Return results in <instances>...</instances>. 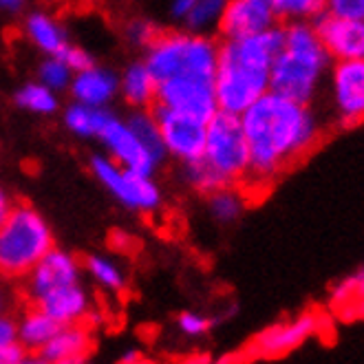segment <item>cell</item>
<instances>
[{
    "label": "cell",
    "instance_id": "cell-1",
    "mask_svg": "<svg viewBox=\"0 0 364 364\" xmlns=\"http://www.w3.org/2000/svg\"><path fill=\"white\" fill-rule=\"evenodd\" d=\"M241 124L250 148V166L241 188L247 197H259L294 166L307 159L325 137V124L311 109L267 91L256 100Z\"/></svg>",
    "mask_w": 364,
    "mask_h": 364
},
{
    "label": "cell",
    "instance_id": "cell-2",
    "mask_svg": "<svg viewBox=\"0 0 364 364\" xmlns=\"http://www.w3.org/2000/svg\"><path fill=\"white\" fill-rule=\"evenodd\" d=\"M283 49V25L219 42L214 97L223 113L241 115L269 91L272 62Z\"/></svg>",
    "mask_w": 364,
    "mask_h": 364
},
{
    "label": "cell",
    "instance_id": "cell-3",
    "mask_svg": "<svg viewBox=\"0 0 364 364\" xmlns=\"http://www.w3.org/2000/svg\"><path fill=\"white\" fill-rule=\"evenodd\" d=\"M331 62L314 23H287L283 25V49L269 69V91L314 106Z\"/></svg>",
    "mask_w": 364,
    "mask_h": 364
},
{
    "label": "cell",
    "instance_id": "cell-4",
    "mask_svg": "<svg viewBox=\"0 0 364 364\" xmlns=\"http://www.w3.org/2000/svg\"><path fill=\"white\" fill-rule=\"evenodd\" d=\"M144 64L157 82L170 77L214 82L219 42L203 33H157L148 45Z\"/></svg>",
    "mask_w": 364,
    "mask_h": 364
},
{
    "label": "cell",
    "instance_id": "cell-5",
    "mask_svg": "<svg viewBox=\"0 0 364 364\" xmlns=\"http://www.w3.org/2000/svg\"><path fill=\"white\" fill-rule=\"evenodd\" d=\"M49 250H53V232L45 217L29 203L11 205L0 223V276L20 281Z\"/></svg>",
    "mask_w": 364,
    "mask_h": 364
},
{
    "label": "cell",
    "instance_id": "cell-6",
    "mask_svg": "<svg viewBox=\"0 0 364 364\" xmlns=\"http://www.w3.org/2000/svg\"><path fill=\"white\" fill-rule=\"evenodd\" d=\"M201 161L219 186H241L250 166V148L241 115L219 111L205 124V144Z\"/></svg>",
    "mask_w": 364,
    "mask_h": 364
},
{
    "label": "cell",
    "instance_id": "cell-7",
    "mask_svg": "<svg viewBox=\"0 0 364 364\" xmlns=\"http://www.w3.org/2000/svg\"><path fill=\"white\" fill-rule=\"evenodd\" d=\"M91 170L97 181L126 208L139 212H153L159 208L161 192L151 175L128 170L111 157H95Z\"/></svg>",
    "mask_w": 364,
    "mask_h": 364
},
{
    "label": "cell",
    "instance_id": "cell-8",
    "mask_svg": "<svg viewBox=\"0 0 364 364\" xmlns=\"http://www.w3.org/2000/svg\"><path fill=\"white\" fill-rule=\"evenodd\" d=\"M325 84L336 122L342 128L364 124V58L333 60Z\"/></svg>",
    "mask_w": 364,
    "mask_h": 364
},
{
    "label": "cell",
    "instance_id": "cell-9",
    "mask_svg": "<svg viewBox=\"0 0 364 364\" xmlns=\"http://www.w3.org/2000/svg\"><path fill=\"white\" fill-rule=\"evenodd\" d=\"M155 104L170 111L190 115L205 124L219 113L212 82L195 80V77H170L157 82Z\"/></svg>",
    "mask_w": 364,
    "mask_h": 364
},
{
    "label": "cell",
    "instance_id": "cell-10",
    "mask_svg": "<svg viewBox=\"0 0 364 364\" xmlns=\"http://www.w3.org/2000/svg\"><path fill=\"white\" fill-rule=\"evenodd\" d=\"M153 115L157 119L166 153L175 155L183 164L201 159L205 144V122L164 109L157 104H153Z\"/></svg>",
    "mask_w": 364,
    "mask_h": 364
},
{
    "label": "cell",
    "instance_id": "cell-11",
    "mask_svg": "<svg viewBox=\"0 0 364 364\" xmlns=\"http://www.w3.org/2000/svg\"><path fill=\"white\" fill-rule=\"evenodd\" d=\"M318 325L320 318L316 314H303L294 320L272 325L254 338L250 353H254V358H283L316 336Z\"/></svg>",
    "mask_w": 364,
    "mask_h": 364
},
{
    "label": "cell",
    "instance_id": "cell-12",
    "mask_svg": "<svg viewBox=\"0 0 364 364\" xmlns=\"http://www.w3.org/2000/svg\"><path fill=\"white\" fill-rule=\"evenodd\" d=\"M318 38L331 60H362L364 58V20L320 14L314 20Z\"/></svg>",
    "mask_w": 364,
    "mask_h": 364
},
{
    "label": "cell",
    "instance_id": "cell-13",
    "mask_svg": "<svg viewBox=\"0 0 364 364\" xmlns=\"http://www.w3.org/2000/svg\"><path fill=\"white\" fill-rule=\"evenodd\" d=\"M100 139L104 141L106 151H109V157L128 170L153 175V170L159 164L151 153H148V148L139 141V137L133 133V128L124 119L111 117L106 122Z\"/></svg>",
    "mask_w": 364,
    "mask_h": 364
},
{
    "label": "cell",
    "instance_id": "cell-14",
    "mask_svg": "<svg viewBox=\"0 0 364 364\" xmlns=\"http://www.w3.org/2000/svg\"><path fill=\"white\" fill-rule=\"evenodd\" d=\"M71 283H80V263L69 252L53 247L25 276V291L29 296V301L36 303L38 298L49 294L51 289Z\"/></svg>",
    "mask_w": 364,
    "mask_h": 364
},
{
    "label": "cell",
    "instance_id": "cell-15",
    "mask_svg": "<svg viewBox=\"0 0 364 364\" xmlns=\"http://www.w3.org/2000/svg\"><path fill=\"white\" fill-rule=\"evenodd\" d=\"M93 353V336L84 323L60 325L53 338L36 353L38 362L51 364H80Z\"/></svg>",
    "mask_w": 364,
    "mask_h": 364
},
{
    "label": "cell",
    "instance_id": "cell-16",
    "mask_svg": "<svg viewBox=\"0 0 364 364\" xmlns=\"http://www.w3.org/2000/svg\"><path fill=\"white\" fill-rule=\"evenodd\" d=\"M272 25H276L272 5L259 3V0H228L217 29L223 40H230L263 31Z\"/></svg>",
    "mask_w": 364,
    "mask_h": 364
},
{
    "label": "cell",
    "instance_id": "cell-17",
    "mask_svg": "<svg viewBox=\"0 0 364 364\" xmlns=\"http://www.w3.org/2000/svg\"><path fill=\"white\" fill-rule=\"evenodd\" d=\"M42 311H47L58 325H73V323H84L91 311V301L89 294L80 287V283L62 285L58 289H51L42 298L33 303Z\"/></svg>",
    "mask_w": 364,
    "mask_h": 364
},
{
    "label": "cell",
    "instance_id": "cell-18",
    "mask_svg": "<svg viewBox=\"0 0 364 364\" xmlns=\"http://www.w3.org/2000/svg\"><path fill=\"white\" fill-rule=\"evenodd\" d=\"M71 95L80 104H89V106H104L111 104V100L119 91V80L115 77L113 71L102 69V67H91L75 71L71 80Z\"/></svg>",
    "mask_w": 364,
    "mask_h": 364
},
{
    "label": "cell",
    "instance_id": "cell-19",
    "mask_svg": "<svg viewBox=\"0 0 364 364\" xmlns=\"http://www.w3.org/2000/svg\"><path fill=\"white\" fill-rule=\"evenodd\" d=\"M119 91L131 106L148 109V106L155 104L157 80L153 77L151 71H148V67L144 62H135L124 71V75L119 80Z\"/></svg>",
    "mask_w": 364,
    "mask_h": 364
},
{
    "label": "cell",
    "instance_id": "cell-20",
    "mask_svg": "<svg viewBox=\"0 0 364 364\" xmlns=\"http://www.w3.org/2000/svg\"><path fill=\"white\" fill-rule=\"evenodd\" d=\"M16 325H18L20 345H23L27 351H33V353H38L42 347H45L60 327L55 320L47 311H42L38 305L27 309Z\"/></svg>",
    "mask_w": 364,
    "mask_h": 364
},
{
    "label": "cell",
    "instance_id": "cell-21",
    "mask_svg": "<svg viewBox=\"0 0 364 364\" xmlns=\"http://www.w3.org/2000/svg\"><path fill=\"white\" fill-rule=\"evenodd\" d=\"M25 33L40 51H45L49 55L60 53L69 45L67 36H64V29L49 14H42V11H36L25 20Z\"/></svg>",
    "mask_w": 364,
    "mask_h": 364
},
{
    "label": "cell",
    "instance_id": "cell-22",
    "mask_svg": "<svg viewBox=\"0 0 364 364\" xmlns=\"http://www.w3.org/2000/svg\"><path fill=\"white\" fill-rule=\"evenodd\" d=\"M111 115L106 113L102 106H89L80 102L69 106L67 113H64L67 128L77 137H100Z\"/></svg>",
    "mask_w": 364,
    "mask_h": 364
},
{
    "label": "cell",
    "instance_id": "cell-23",
    "mask_svg": "<svg viewBox=\"0 0 364 364\" xmlns=\"http://www.w3.org/2000/svg\"><path fill=\"white\" fill-rule=\"evenodd\" d=\"M250 197L241 186H223L210 192V214L219 223H234L245 212Z\"/></svg>",
    "mask_w": 364,
    "mask_h": 364
},
{
    "label": "cell",
    "instance_id": "cell-24",
    "mask_svg": "<svg viewBox=\"0 0 364 364\" xmlns=\"http://www.w3.org/2000/svg\"><path fill=\"white\" fill-rule=\"evenodd\" d=\"M276 23H314L325 14V0H272Z\"/></svg>",
    "mask_w": 364,
    "mask_h": 364
},
{
    "label": "cell",
    "instance_id": "cell-25",
    "mask_svg": "<svg viewBox=\"0 0 364 364\" xmlns=\"http://www.w3.org/2000/svg\"><path fill=\"white\" fill-rule=\"evenodd\" d=\"M126 122H128V126L133 128V133L139 137V141L148 148V153H151L157 161H161L164 155H166V148H164L161 133H159V126H157V119H155L153 111L139 109Z\"/></svg>",
    "mask_w": 364,
    "mask_h": 364
},
{
    "label": "cell",
    "instance_id": "cell-26",
    "mask_svg": "<svg viewBox=\"0 0 364 364\" xmlns=\"http://www.w3.org/2000/svg\"><path fill=\"white\" fill-rule=\"evenodd\" d=\"M16 104L36 115H51L58 111V93L45 87L42 82L25 84L23 89L16 93Z\"/></svg>",
    "mask_w": 364,
    "mask_h": 364
},
{
    "label": "cell",
    "instance_id": "cell-27",
    "mask_svg": "<svg viewBox=\"0 0 364 364\" xmlns=\"http://www.w3.org/2000/svg\"><path fill=\"white\" fill-rule=\"evenodd\" d=\"M27 349L18 340V325L9 316H0V364H20L27 360Z\"/></svg>",
    "mask_w": 364,
    "mask_h": 364
},
{
    "label": "cell",
    "instance_id": "cell-28",
    "mask_svg": "<svg viewBox=\"0 0 364 364\" xmlns=\"http://www.w3.org/2000/svg\"><path fill=\"white\" fill-rule=\"evenodd\" d=\"M333 303L345 307V314H364V269L349 276L333 289Z\"/></svg>",
    "mask_w": 364,
    "mask_h": 364
},
{
    "label": "cell",
    "instance_id": "cell-29",
    "mask_svg": "<svg viewBox=\"0 0 364 364\" xmlns=\"http://www.w3.org/2000/svg\"><path fill=\"white\" fill-rule=\"evenodd\" d=\"M225 5H228V0H195V7H192L190 16L186 18V23L197 33H203L212 27H219V20L223 16Z\"/></svg>",
    "mask_w": 364,
    "mask_h": 364
},
{
    "label": "cell",
    "instance_id": "cell-30",
    "mask_svg": "<svg viewBox=\"0 0 364 364\" xmlns=\"http://www.w3.org/2000/svg\"><path fill=\"white\" fill-rule=\"evenodd\" d=\"M87 269L93 276V281L106 291H122L126 285L119 267L111 259H106V256H89Z\"/></svg>",
    "mask_w": 364,
    "mask_h": 364
},
{
    "label": "cell",
    "instance_id": "cell-31",
    "mask_svg": "<svg viewBox=\"0 0 364 364\" xmlns=\"http://www.w3.org/2000/svg\"><path fill=\"white\" fill-rule=\"evenodd\" d=\"M71 80H73V69L64 62L60 55H49L40 67V82L49 87L51 91L60 93L64 89L71 87Z\"/></svg>",
    "mask_w": 364,
    "mask_h": 364
},
{
    "label": "cell",
    "instance_id": "cell-32",
    "mask_svg": "<svg viewBox=\"0 0 364 364\" xmlns=\"http://www.w3.org/2000/svg\"><path fill=\"white\" fill-rule=\"evenodd\" d=\"M325 11L340 18L364 20V0H325Z\"/></svg>",
    "mask_w": 364,
    "mask_h": 364
},
{
    "label": "cell",
    "instance_id": "cell-33",
    "mask_svg": "<svg viewBox=\"0 0 364 364\" xmlns=\"http://www.w3.org/2000/svg\"><path fill=\"white\" fill-rule=\"evenodd\" d=\"M177 325L181 329V333L190 336V338H197V336H203L208 329H210V320L201 314H195V311H186L179 316Z\"/></svg>",
    "mask_w": 364,
    "mask_h": 364
},
{
    "label": "cell",
    "instance_id": "cell-34",
    "mask_svg": "<svg viewBox=\"0 0 364 364\" xmlns=\"http://www.w3.org/2000/svg\"><path fill=\"white\" fill-rule=\"evenodd\" d=\"M55 55H60L64 62L69 64V67L73 69V73L75 71H82V69H87V67H91L93 64V60H91V55L84 51V49H80V47H73V45H67L64 47L60 53H55Z\"/></svg>",
    "mask_w": 364,
    "mask_h": 364
},
{
    "label": "cell",
    "instance_id": "cell-35",
    "mask_svg": "<svg viewBox=\"0 0 364 364\" xmlns=\"http://www.w3.org/2000/svg\"><path fill=\"white\" fill-rule=\"evenodd\" d=\"M157 36L155 27L153 25H148L144 23V20H137V23H133L131 27H128V38H131L135 45H144L148 47L153 42V38Z\"/></svg>",
    "mask_w": 364,
    "mask_h": 364
},
{
    "label": "cell",
    "instance_id": "cell-36",
    "mask_svg": "<svg viewBox=\"0 0 364 364\" xmlns=\"http://www.w3.org/2000/svg\"><path fill=\"white\" fill-rule=\"evenodd\" d=\"M195 7V0H173V5H170V14L179 20H186Z\"/></svg>",
    "mask_w": 364,
    "mask_h": 364
},
{
    "label": "cell",
    "instance_id": "cell-37",
    "mask_svg": "<svg viewBox=\"0 0 364 364\" xmlns=\"http://www.w3.org/2000/svg\"><path fill=\"white\" fill-rule=\"evenodd\" d=\"M27 0H0V9L7 11V14H16L25 7Z\"/></svg>",
    "mask_w": 364,
    "mask_h": 364
},
{
    "label": "cell",
    "instance_id": "cell-38",
    "mask_svg": "<svg viewBox=\"0 0 364 364\" xmlns=\"http://www.w3.org/2000/svg\"><path fill=\"white\" fill-rule=\"evenodd\" d=\"M11 201H9V197H7V192L3 190V186H0V223L5 221V217L9 214V210H11Z\"/></svg>",
    "mask_w": 364,
    "mask_h": 364
},
{
    "label": "cell",
    "instance_id": "cell-39",
    "mask_svg": "<svg viewBox=\"0 0 364 364\" xmlns=\"http://www.w3.org/2000/svg\"><path fill=\"white\" fill-rule=\"evenodd\" d=\"M5 309H7V294H5L3 285H0V316L5 314Z\"/></svg>",
    "mask_w": 364,
    "mask_h": 364
}]
</instances>
